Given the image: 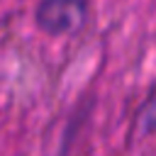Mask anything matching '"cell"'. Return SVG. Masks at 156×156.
Instances as JSON below:
<instances>
[{
	"instance_id": "6da1fadb",
	"label": "cell",
	"mask_w": 156,
	"mask_h": 156,
	"mask_svg": "<svg viewBox=\"0 0 156 156\" xmlns=\"http://www.w3.org/2000/svg\"><path fill=\"white\" fill-rule=\"evenodd\" d=\"M90 2L85 0H41L34 5L32 20L39 32L46 37H66L76 34L88 24Z\"/></svg>"
},
{
	"instance_id": "7a4b0ae2",
	"label": "cell",
	"mask_w": 156,
	"mask_h": 156,
	"mask_svg": "<svg viewBox=\"0 0 156 156\" xmlns=\"http://www.w3.org/2000/svg\"><path fill=\"white\" fill-rule=\"evenodd\" d=\"M95 105H98V98H95L93 93H83V95L71 105V110L66 112L63 127H61L58 144H56V149H54L51 156H71L76 141L80 139V134L85 132V127H88L90 119H93Z\"/></svg>"
},
{
	"instance_id": "3957f363",
	"label": "cell",
	"mask_w": 156,
	"mask_h": 156,
	"mask_svg": "<svg viewBox=\"0 0 156 156\" xmlns=\"http://www.w3.org/2000/svg\"><path fill=\"white\" fill-rule=\"evenodd\" d=\"M151 134H156V88L136 105V110L132 115L129 141L141 139V136H151Z\"/></svg>"
}]
</instances>
